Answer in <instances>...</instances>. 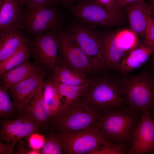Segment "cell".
<instances>
[{"mask_svg":"<svg viewBox=\"0 0 154 154\" xmlns=\"http://www.w3.org/2000/svg\"><path fill=\"white\" fill-rule=\"evenodd\" d=\"M142 114L125 105L102 112L98 125L106 139L129 150L133 135Z\"/></svg>","mask_w":154,"mask_h":154,"instance_id":"1","label":"cell"},{"mask_svg":"<svg viewBox=\"0 0 154 154\" xmlns=\"http://www.w3.org/2000/svg\"><path fill=\"white\" fill-rule=\"evenodd\" d=\"M82 96L53 116L48 128L55 132L82 130L98 125L102 114Z\"/></svg>","mask_w":154,"mask_h":154,"instance_id":"2","label":"cell"},{"mask_svg":"<svg viewBox=\"0 0 154 154\" xmlns=\"http://www.w3.org/2000/svg\"><path fill=\"white\" fill-rule=\"evenodd\" d=\"M121 77L126 104L137 112L151 114L154 108V76L151 70Z\"/></svg>","mask_w":154,"mask_h":154,"instance_id":"3","label":"cell"},{"mask_svg":"<svg viewBox=\"0 0 154 154\" xmlns=\"http://www.w3.org/2000/svg\"><path fill=\"white\" fill-rule=\"evenodd\" d=\"M82 96L102 112L127 104L123 97L121 77L104 76L90 79Z\"/></svg>","mask_w":154,"mask_h":154,"instance_id":"4","label":"cell"},{"mask_svg":"<svg viewBox=\"0 0 154 154\" xmlns=\"http://www.w3.org/2000/svg\"><path fill=\"white\" fill-rule=\"evenodd\" d=\"M100 40L107 67L115 70L125 56L140 43L137 36L127 29L101 33Z\"/></svg>","mask_w":154,"mask_h":154,"instance_id":"5","label":"cell"},{"mask_svg":"<svg viewBox=\"0 0 154 154\" xmlns=\"http://www.w3.org/2000/svg\"><path fill=\"white\" fill-rule=\"evenodd\" d=\"M62 23V15L54 5L36 7L25 6L20 25L23 31L35 37L61 29Z\"/></svg>","mask_w":154,"mask_h":154,"instance_id":"6","label":"cell"},{"mask_svg":"<svg viewBox=\"0 0 154 154\" xmlns=\"http://www.w3.org/2000/svg\"><path fill=\"white\" fill-rule=\"evenodd\" d=\"M73 13L88 23L106 27L123 26L128 22L124 7L111 10L99 5L92 0H81L72 7Z\"/></svg>","mask_w":154,"mask_h":154,"instance_id":"7","label":"cell"},{"mask_svg":"<svg viewBox=\"0 0 154 154\" xmlns=\"http://www.w3.org/2000/svg\"><path fill=\"white\" fill-rule=\"evenodd\" d=\"M55 133L65 154H90L108 141L98 125L79 131Z\"/></svg>","mask_w":154,"mask_h":154,"instance_id":"8","label":"cell"},{"mask_svg":"<svg viewBox=\"0 0 154 154\" xmlns=\"http://www.w3.org/2000/svg\"><path fill=\"white\" fill-rule=\"evenodd\" d=\"M60 30L48 31L29 39L30 54L36 65L44 70H52L59 65Z\"/></svg>","mask_w":154,"mask_h":154,"instance_id":"9","label":"cell"},{"mask_svg":"<svg viewBox=\"0 0 154 154\" xmlns=\"http://www.w3.org/2000/svg\"><path fill=\"white\" fill-rule=\"evenodd\" d=\"M91 60L97 71L107 68L103 54L100 33L90 26L75 24L66 31Z\"/></svg>","mask_w":154,"mask_h":154,"instance_id":"10","label":"cell"},{"mask_svg":"<svg viewBox=\"0 0 154 154\" xmlns=\"http://www.w3.org/2000/svg\"><path fill=\"white\" fill-rule=\"evenodd\" d=\"M60 57L66 66L85 74L97 71L85 53L66 31L60 30Z\"/></svg>","mask_w":154,"mask_h":154,"instance_id":"11","label":"cell"},{"mask_svg":"<svg viewBox=\"0 0 154 154\" xmlns=\"http://www.w3.org/2000/svg\"><path fill=\"white\" fill-rule=\"evenodd\" d=\"M154 150V119L149 113H143L133 134L129 154H144Z\"/></svg>","mask_w":154,"mask_h":154,"instance_id":"12","label":"cell"},{"mask_svg":"<svg viewBox=\"0 0 154 154\" xmlns=\"http://www.w3.org/2000/svg\"><path fill=\"white\" fill-rule=\"evenodd\" d=\"M46 74V71L43 70L8 88L20 112L43 84Z\"/></svg>","mask_w":154,"mask_h":154,"instance_id":"13","label":"cell"},{"mask_svg":"<svg viewBox=\"0 0 154 154\" xmlns=\"http://www.w3.org/2000/svg\"><path fill=\"white\" fill-rule=\"evenodd\" d=\"M42 85L33 98L24 105L20 112L26 114L33 121L40 125L44 130H46L52 115L43 96Z\"/></svg>","mask_w":154,"mask_h":154,"instance_id":"14","label":"cell"},{"mask_svg":"<svg viewBox=\"0 0 154 154\" xmlns=\"http://www.w3.org/2000/svg\"><path fill=\"white\" fill-rule=\"evenodd\" d=\"M24 6L21 0L0 1V34L21 28L20 21Z\"/></svg>","mask_w":154,"mask_h":154,"instance_id":"15","label":"cell"},{"mask_svg":"<svg viewBox=\"0 0 154 154\" xmlns=\"http://www.w3.org/2000/svg\"><path fill=\"white\" fill-rule=\"evenodd\" d=\"M124 7L127 13L129 29L137 36L144 38L151 16L147 5L144 1H139L129 3Z\"/></svg>","mask_w":154,"mask_h":154,"instance_id":"16","label":"cell"},{"mask_svg":"<svg viewBox=\"0 0 154 154\" xmlns=\"http://www.w3.org/2000/svg\"><path fill=\"white\" fill-rule=\"evenodd\" d=\"M126 55L119 64L117 70L122 76L139 68L154 54V49L144 46L141 43Z\"/></svg>","mask_w":154,"mask_h":154,"instance_id":"17","label":"cell"},{"mask_svg":"<svg viewBox=\"0 0 154 154\" xmlns=\"http://www.w3.org/2000/svg\"><path fill=\"white\" fill-rule=\"evenodd\" d=\"M23 31L18 28L0 34V65L28 41Z\"/></svg>","mask_w":154,"mask_h":154,"instance_id":"18","label":"cell"},{"mask_svg":"<svg viewBox=\"0 0 154 154\" xmlns=\"http://www.w3.org/2000/svg\"><path fill=\"white\" fill-rule=\"evenodd\" d=\"M43 70L31 63L29 59L18 66L0 75V86L8 89L11 86Z\"/></svg>","mask_w":154,"mask_h":154,"instance_id":"19","label":"cell"},{"mask_svg":"<svg viewBox=\"0 0 154 154\" xmlns=\"http://www.w3.org/2000/svg\"><path fill=\"white\" fill-rule=\"evenodd\" d=\"M50 80L71 85L88 86L90 80L84 73L70 68L66 65H58L52 70Z\"/></svg>","mask_w":154,"mask_h":154,"instance_id":"20","label":"cell"},{"mask_svg":"<svg viewBox=\"0 0 154 154\" xmlns=\"http://www.w3.org/2000/svg\"><path fill=\"white\" fill-rule=\"evenodd\" d=\"M56 82L60 102L58 110L66 107L82 97L88 85L76 86L58 82Z\"/></svg>","mask_w":154,"mask_h":154,"instance_id":"21","label":"cell"},{"mask_svg":"<svg viewBox=\"0 0 154 154\" xmlns=\"http://www.w3.org/2000/svg\"><path fill=\"white\" fill-rule=\"evenodd\" d=\"M25 115L20 113L19 116L15 120H2L1 122L0 139L2 141L11 143L14 147V142L23 123Z\"/></svg>","mask_w":154,"mask_h":154,"instance_id":"22","label":"cell"},{"mask_svg":"<svg viewBox=\"0 0 154 154\" xmlns=\"http://www.w3.org/2000/svg\"><path fill=\"white\" fill-rule=\"evenodd\" d=\"M28 42L24 44L12 56L0 65V75L18 66L29 59L30 54Z\"/></svg>","mask_w":154,"mask_h":154,"instance_id":"23","label":"cell"},{"mask_svg":"<svg viewBox=\"0 0 154 154\" xmlns=\"http://www.w3.org/2000/svg\"><path fill=\"white\" fill-rule=\"evenodd\" d=\"M8 90L0 86V117L2 120L10 119L20 111L10 98Z\"/></svg>","mask_w":154,"mask_h":154,"instance_id":"24","label":"cell"},{"mask_svg":"<svg viewBox=\"0 0 154 154\" xmlns=\"http://www.w3.org/2000/svg\"><path fill=\"white\" fill-rule=\"evenodd\" d=\"M45 143L40 150L41 154H62L63 153L62 147L57 134L50 130L44 135Z\"/></svg>","mask_w":154,"mask_h":154,"instance_id":"25","label":"cell"},{"mask_svg":"<svg viewBox=\"0 0 154 154\" xmlns=\"http://www.w3.org/2000/svg\"><path fill=\"white\" fill-rule=\"evenodd\" d=\"M129 153V149L124 145L107 141L90 154H121Z\"/></svg>","mask_w":154,"mask_h":154,"instance_id":"26","label":"cell"},{"mask_svg":"<svg viewBox=\"0 0 154 154\" xmlns=\"http://www.w3.org/2000/svg\"><path fill=\"white\" fill-rule=\"evenodd\" d=\"M42 87L43 96L48 104L58 94L56 82L50 79L44 82Z\"/></svg>","mask_w":154,"mask_h":154,"instance_id":"27","label":"cell"},{"mask_svg":"<svg viewBox=\"0 0 154 154\" xmlns=\"http://www.w3.org/2000/svg\"><path fill=\"white\" fill-rule=\"evenodd\" d=\"M26 139L31 149L40 150L45 143V138L44 135L36 132L31 134Z\"/></svg>","mask_w":154,"mask_h":154,"instance_id":"28","label":"cell"},{"mask_svg":"<svg viewBox=\"0 0 154 154\" xmlns=\"http://www.w3.org/2000/svg\"><path fill=\"white\" fill-rule=\"evenodd\" d=\"M145 46L154 49V19L149 17L146 34L142 42Z\"/></svg>","mask_w":154,"mask_h":154,"instance_id":"29","label":"cell"},{"mask_svg":"<svg viewBox=\"0 0 154 154\" xmlns=\"http://www.w3.org/2000/svg\"><path fill=\"white\" fill-rule=\"evenodd\" d=\"M24 6L29 7H40L56 4V0H21Z\"/></svg>","mask_w":154,"mask_h":154,"instance_id":"30","label":"cell"},{"mask_svg":"<svg viewBox=\"0 0 154 154\" xmlns=\"http://www.w3.org/2000/svg\"><path fill=\"white\" fill-rule=\"evenodd\" d=\"M100 6L111 10H115L116 0H92Z\"/></svg>","mask_w":154,"mask_h":154,"instance_id":"31","label":"cell"},{"mask_svg":"<svg viewBox=\"0 0 154 154\" xmlns=\"http://www.w3.org/2000/svg\"><path fill=\"white\" fill-rule=\"evenodd\" d=\"M14 146L11 143L0 142V154H10L13 151Z\"/></svg>","mask_w":154,"mask_h":154,"instance_id":"32","label":"cell"},{"mask_svg":"<svg viewBox=\"0 0 154 154\" xmlns=\"http://www.w3.org/2000/svg\"><path fill=\"white\" fill-rule=\"evenodd\" d=\"M139 1H144V0H116L114 9L115 10L119 9L129 3Z\"/></svg>","mask_w":154,"mask_h":154,"instance_id":"33","label":"cell"},{"mask_svg":"<svg viewBox=\"0 0 154 154\" xmlns=\"http://www.w3.org/2000/svg\"><path fill=\"white\" fill-rule=\"evenodd\" d=\"M17 145V152L18 154H28L29 150H27L22 142V141H19Z\"/></svg>","mask_w":154,"mask_h":154,"instance_id":"34","label":"cell"},{"mask_svg":"<svg viewBox=\"0 0 154 154\" xmlns=\"http://www.w3.org/2000/svg\"><path fill=\"white\" fill-rule=\"evenodd\" d=\"M146 4L149 9L151 17L154 19V0H148Z\"/></svg>","mask_w":154,"mask_h":154,"instance_id":"35","label":"cell"},{"mask_svg":"<svg viewBox=\"0 0 154 154\" xmlns=\"http://www.w3.org/2000/svg\"><path fill=\"white\" fill-rule=\"evenodd\" d=\"M78 0H56V4H62L64 5H66L70 2ZM80 1L81 0H79Z\"/></svg>","mask_w":154,"mask_h":154,"instance_id":"36","label":"cell"},{"mask_svg":"<svg viewBox=\"0 0 154 154\" xmlns=\"http://www.w3.org/2000/svg\"><path fill=\"white\" fill-rule=\"evenodd\" d=\"M41 154L40 151L38 150L31 149L29 150L28 154Z\"/></svg>","mask_w":154,"mask_h":154,"instance_id":"37","label":"cell"},{"mask_svg":"<svg viewBox=\"0 0 154 154\" xmlns=\"http://www.w3.org/2000/svg\"><path fill=\"white\" fill-rule=\"evenodd\" d=\"M152 56H153V57L152 58L151 61L152 65L151 71L154 76V54Z\"/></svg>","mask_w":154,"mask_h":154,"instance_id":"38","label":"cell"},{"mask_svg":"<svg viewBox=\"0 0 154 154\" xmlns=\"http://www.w3.org/2000/svg\"><path fill=\"white\" fill-rule=\"evenodd\" d=\"M151 114L152 117L154 119V108H153Z\"/></svg>","mask_w":154,"mask_h":154,"instance_id":"39","label":"cell"},{"mask_svg":"<svg viewBox=\"0 0 154 154\" xmlns=\"http://www.w3.org/2000/svg\"><path fill=\"white\" fill-rule=\"evenodd\" d=\"M153 154H154V152L153 153Z\"/></svg>","mask_w":154,"mask_h":154,"instance_id":"40","label":"cell"},{"mask_svg":"<svg viewBox=\"0 0 154 154\" xmlns=\"http://www.w3.org/2000/svg\"><path fill=\"white\" fill-rule=\"evenodd\" d=\"M1 0H0V1H1Z\"/></svg>","mask_w":154,"mask_h":154,"instance_id":"41","label":"cell"}]
</instances>
